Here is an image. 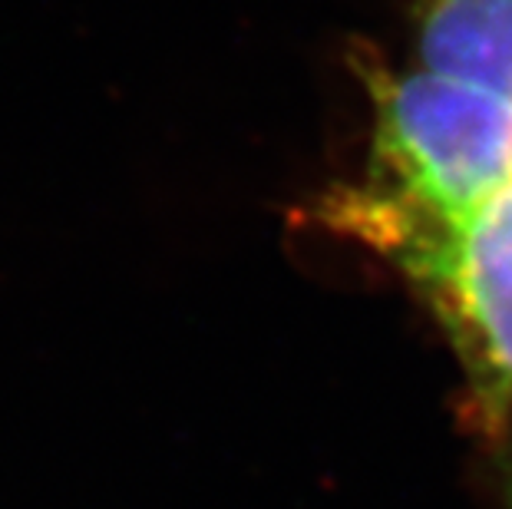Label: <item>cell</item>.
<instances>
[{
	"mask_svg": "<svg viewBox=\"0 0 512 509\" xmlns=\"http://www.w3.org/2000/svg\"><path fill=\"white\" fill-rule=\"evenodd\" d=\"M433 301L493 404L512 400V182L456 215L341 209Z\"/></svg>",
	"mask_w": 512,
	"mask_h": 509,
	"instance_id": "2",
	"label": "cell"
},
{
	"mask_svg": "<svg viewBox=\"0 0 512 509\" xmlns=\"http://www.w3.org/2000/svg\"><path fill=\"white\" fill-rule=\"evenodd\" d=\"M370 179L341 209L456 215L512 182V103L413 67L380 70Z\"/></svg>",
	"mask_w": 512,
	"mask_h": 509,
	"instance_id": "1",
	"label": "cell"
},
{
	"mask_svg": "<svg viewBox=\"0 0 512 509\" xmlns=\"http://www.w3.org/2000/svg\"><path fill=\"white\" fill-rule=\"evenodd\" d=\"M417 67L512 103V0H417Z\"/></svg>",
	"mask_w": 512,
	"mask_h": 509,
	"instance_id": "3",
	"label": "cell"
}]
</instances>
